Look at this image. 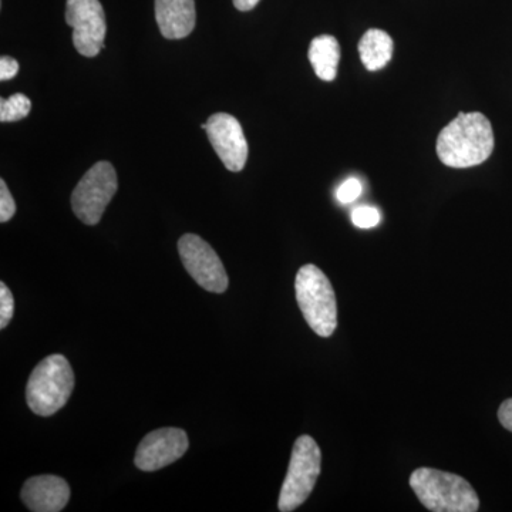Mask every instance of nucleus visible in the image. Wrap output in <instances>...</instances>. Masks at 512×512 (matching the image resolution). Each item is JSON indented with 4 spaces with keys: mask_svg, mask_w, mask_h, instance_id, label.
<instances>
[{
    "mask_svg": "<svg viewBox=\"0 0 512 512\" xmlns=\"http://www.w3.org/2000/svg\"><path fill=\"white\" fill-rule=\"evenodd\" d=\"M23 504L33 512L63 511L70 500V487L57 476L29 478L20 491Z\"/></svg>",
    "mask_w": 512,
    "mask_h": 512,
    "instance_id": "nucleus-11",
    "label": "nucleus"
},
{
    "mask_svg": "<svg viewBox=\"0 0 512 512\" xmlns=\"http://www.w3.org/2000/svg\"><path fill=\"white\" fill-rule=\"evenodd\" d=\"M32 101L22 93L13 94L9 99H0V121L13 123L29 116Z\"/></svg>",
    "mask_w": 512,
    "mask_h": 512,
    "instance_id": "nucleus-15",
    "label": "nucleus"
},
{
    "mask_svg": "<svg viewBox=\"0 0 512 512\" xmlns=\"http://www.w3.org/2000/svg\"><path fill=\"white\" fill-rule=\"evenodd\" d=\"M296 301L303 318L320 338H329L338 326V302L328 276L316 265L299 269L295 279Z\"/></svg>",
    "mask_w": 512,
    "mask_h": 512,
    "instance_id": "nucleus-3",
    "label": "nucleus"
},
{
    "mask_svg": "<svg viewBox=\"0 0 512 512\" xmlns=\"http://www.w3.org/2000/svg\"><path fill=\"white\" fill-rule=\"evenodd\" d=\"M322 468V453L311 436H301L293 446L288 474L279 494L278 508L282 512L301 507L315 490Z\"/></svg>",
    "mask_w": 512,
    "mask_h": 512,
    "instance_id": "nucleus-5",
    "label": "nucleus"
},
{
    "mask_svg": "<svg viewBox=\"0 0 512 512\" xmlns=\"http://www.w3.org/2000/svg\"><path fill=\"white\" fill-rule=\"evenodd\" d=\"M16 212L15 200L10 194L8 185L5 181H0V222H8L12 220Z\"/></svg>",
    "mask_w": 512,
    "mask_h": 512,
    "instance_id": "nucleus-18",
    "label": "nucleus"
},
{
    "mask_svg": "<svg viewBox=\"0 0 512 512\" xmlns=\"http://www.w3.org/2000/svg\"><path fill=\"white\" fill-rule=\"evenodd\" d=\"M394 43L389 33L380 29L367 30L359 42V55L369 72L383 69L392 60Z\"/></svg>",
    "mask_w": 512,
    "mask_h": 512,
    "instance_id": "nucleus-14",
    "label": "nucleus"
},
{
    "mask_svg": "<svg viewBox=\"0 0 512 512\" xmlns=\"http://www.w3.org/2000/svg\"><path fill=\"white\" fill-rule=\"evenodd\" d=\"M360 194H362V183L357 178H349L336 191V198L342 204H350V202L356 201Z\"/></svg>",
    "mask_w": 512,
    "mask_h": 512,
    "instance_id": "nucleus-19",
    "label": "nucleus"
},
{
    "mask_svg": "<svg viewBox=\"0 0 512 512\" xmlns=\"http://www.w3.org/2000/svg\"><path fill=\"white\" fill-rule=\"evenodd\" d=\"M66 22L73 29L74 49L96 57L104 49L107 22L100 0H67Z\"/></svg>",
    "mask_w": 512,
    "mask_h": 512,
    "instance_id": "nucleus-8",
    "label": "nucleus"
},
{
    "mask_svg": "<svg viewBox=\"0 0 512 512\" xmlns=\"http://www.w3.org/2000/svg\"><path fill=\"white\" fill-rule=\"evenodd\" d=\"M205 131L225 168L239 173L248 160V143L241 123L231 114H212Z\"/></svg>",
    "mask_w": 512,
    "mask_h": 512,
    "instance_id": "nucleus-10",
    "label": "nucleus"
},
{
    "mask_svg": "<svg viewBox=\"0 0 512 512\" xmlns=\"http://www.w3.org/2000/svg\"><path fill=\"white\" fill-rule=\"evenodd\" d=\"M410 487L421 504L433 512H477L480 498L466 478L434 468H417Z\"/></svg>",
    "mask_w": 512,
    "mask_h": 512,
    "instance_id": "nucleus-2",
    "label": "nucleus"
},
{
    "mask_svg": "<svg viewBox=\"0 0 512 512\" xmlns=\"http://www.w3.org/2000/svg\"><path fill=\"white\" fill-rule=\"evenodd\" d=\"M181 261L185 271L195 282L212 293H224L228 289V275L220 256L208 242L195 234H185L178 241Z\"/></svg>",
    "mask_w": 512,
    "mask_h": 512,
    "instance_id": "nucleus-7",
    "label": "nucleus"
},
{
    "mask_svg": "<svg viewBox=\"0 0 512 512\" xmlns=\"http://www.w3.org/2000/svg\"><path fill=\"white\" fill-rule=\"evenodd\" d=\"M156 19L165 39L178 40L190 35L197 22L194 0H156Z\"/></svg>",
    "mask_w": 512,
    "mask_h": 512,
    "instance_id": "nucleus-12",
    "label": "nucleus"
},
{
    "mask_svg": "<svg viewBox=\"0 0 512 512\" xmlns=\"http://www.w3.org/2000/svg\"><path fill=\"white\" fill-rule=\"evenodd\" d=\"M380 220H382L380 212L373 207H366L365 205V207H357L352 212V222L357 228H375Z\"/></svg>",
    "mask_w": 512,
    "mask_h": 512,
    "instance_id": "nucleus-17",
    "label": "nucleus"
},
{
    "mask_svg": "<svg viewBox=\"0 0 512 512\" xmlns=\"http://www.w3.org/2000/svg\"><path fill=\"white\" fill-rule=\"evenodd\" d=\"M188 447L190 440L184 430L164 427L151 431L141 440L134 463L138 470L151 473L180 460L187 453Z\"/></svg>",
    "mask_w": 512,
    "mask_h": 512,
    "instance_id": "nucleus-9",
    "label": "nucleus"
},
{
    "mask_svg": "<svg viewBox=\"0 0 512 512\" xmlns=\"http://www.w3.org/2000/svg\"><path fill=\"white\" fill-rule=\"evenodd\" d=\"M74 389V373L62 355L47 356L33 370L26 386V402L37 416L49 417L69 402Z\"/></svg>",
    "mask_w": 512,
    "mask_h": 512,
    "instance_id": "nucleus-4",
    "label": "nucleus"
},
{
    "mask_svg": "<svg viewBox=\"0 0 512 512\" xmlns=\"http://www.w3.org/2000/svg\"><path fill=\"white\" fill-rule=\"evenodd\" d=\"M259 0H234V6L241 12H248V10H252L258 5Z\"/></svg>",
    "mask_w": 512,
    "mask_h": 512,
    "instance_id": "nucleus-22",
    "label": "nucleus"
},
{
    "mask_svg": "<svg viewBox=\"0 0 512 512\" xmlns=\"http://www.w3.org/2000/svg\"><path fill=\"white\" fill-rule=\"evenodd\" d=\"M437 156L451 168H470L483 164L494 151L490 120L481 113H460L441 130Z\"/></svg>",
    "mask_w": 512,
    "mask_h": 512,
    "instance_id": "nucleus-1",
    "label": "nucleus"
},
{
    "mask_svg": "<svg viewBox=\"0 0 512 512\" xmlns=\"http://www.w3.org/2000/svg\"><path fill=\"white\" fill-rule=\"evenodd\" d=\"M15 312V299L5 282L0 284V329L8 328Z\"/></svg>",
    "mask_w": 512,
    "mask_h": 512,
    "instance_id": "nucleus-16",
    "label": "nucleus"
},
{
    "mask_svg": "<svg viewBox=\"0 0 512 512\" xmlns=\"http://www.w3.org/2000/svg\"><path fill=\"white\" fill-rule=\"evenodd\" d=\"M498 420L503 424L505 430L512 433V399L505 400L498 409Z\"/></svg>",
    "mask_w": 512,
    "mask_h": 512,
    "instance_id": "nucleus-21",
    "label": "nucleus"
},
{
    "mask_svg": "<svg viewBox=\"0 0 512 512\" xmlns=\"http://www.w3.org/2000/svg\"><path fill=\"white\" fill-rule=\"evenodd\" d=\"M309 62L316 76L323 82H333L338 76L340 46L338 40L330 35L315 37L309 46Z\"/></svg>",
    "mask_w": 512,
    "mask_h": 512,
    "instance_id": "nucleus-13",
    "label": "nucleus"
},
{
    "mask_svg": "<svg viewBox=\"0 0 512 512\" xmlns=\"http://www.w3.org/2000/svg\"><path fill=\"white\" fill-rule=\"evenodd\" d=\"M119 188L117 173L109 161H99L83 175L72 194V208L83 224L97 225Z\"/></svg>",
    "mask_w": 512,
    "mask_h": 512,
    "instance_id": "nucleus-6",
    "label": "nucleus"
},
{
    "mask_svg": "<svg viewBox=\"0 0 512 512\" xmlns=\"http://www.w3.org/2000/svg\"><path fill=\"white\" fill-rule=\"evenodd\" d=\"M18 72V60L12 59V57L9 56L0 57V80H2V82L13 79Z\"/></svg>",
    "mask_w": 512,
    "mask_h": 512,
    "instance_id": "nucleus-20",
    "label": "nucleus"
}]
</instances>
